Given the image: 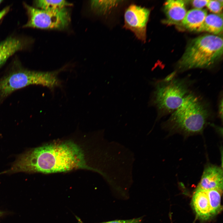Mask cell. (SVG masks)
I'll return each instance as SVG.
<instances>
[{
    "mask_svg": "<svg viewBox=\"0 0 223 223\" xmlns=\"http://www.w3.org/2000/svg\"><path fill=\"white\" fill-rule=\"evenodd\" d=\"M223 1L218 0H209L206 5L208 8L211 12L218 13H220L222 10L223 7Z\"/></svg>",
    "mask_w": 223,
    "mask_h": 223,
    "instance_id": "cell-17",
    "label": "cell"
},
{
    "mask_svg": "<svg viewBox=\"0 0 223 223\" xmlns=\"http://www.w3.org/2000/svg\"><path fill=\"white\" fill-rule=\"evenodd\" d=\"M222 14H211L207 15L203 24L202 32H208L216 35L222 32Z\"/></svg>",
    "mask_w": 223,
    "mask_h": 223,
    "instance_id": "cell-13",
    "label": "cell"
},
{
    "mask_svg": "<svg viewBox=\"0 0 223 223\" xmlns=\"http://www.w3.org/2000/svg\"><path fill=\"white\" fill-rule=\"evenodd\" d=\"M211 115L208 104L201 97L190 92L171 114L164 127L170 131L186 136L201 134Z\"/></svg>",
    "mask_w": 223,
    "mask_h": 223,
    "instance_id": "cell-2",
    "label": "cell"
},
{
    "mask_svg": "<svg viewBox=\"0 0 223 223\" xmlns=\"http://www.w3.org/2000/svg\"><path fill=\"white\" fill-rule=\"evenodd\" d=\"M213 216L221 210V197L222 191L216 190H206Z\"/></svg>",
    "mask_w": 223,
    "mask_h": 223,
    "instance_id": "cell-15",
    "label": "cell"
},
{
    "mask_svg": "<svg viewBox=\"0 0 223 223\" xmlns=\"http://www.w3.org/2000/svg\"><path fill=\"white\" fill-rule=\"evenodd\" d=\"M3 2V0H0V5L2 3V2Z\"/></svg>",
    "mask_w": 223,
    "mask_h": 223,
    "instance_id": "cell-22",
    "label": "cell"
},
{
    "mask_svg": "<svg viewBox=\"0 0 223 223\" xmlns=\"http://www.w3.org/2000/svg\"><path fill=\"white\" fill-rule=\"evenodd\" d=\"M223 172L220 166L209 164L204 168L197 187L205 190L223 191Z\"/></svg>",
    "mask_w": 223,
    "mask_h": 223,
    "instance_id": "cell-9",
    "label": "cell"
},
{
    "mask_svg": "<svg viewBox=\"0 0 223 223\" xmlns=\"http://www.w3.org/2000/svg\"><path fill=\"white\" fill-rule=\"evenodd\" d=\"M23 4L28 17L23 28L62 29L67 27L70 22L69 12L66 7L46 10L32 7L25 2Z\"/></svg>",
    "mask_w": 223,
    "mask_h": 223,
    "instance_id": "cell-6",
    "label": "cell"
},
{
    "mask_svg": "<svg viewBox=\"0 0 223 223\" xmlns=\"http://www.w3.org/2000/svg\"><path fill=\"white\" fill-rule=\"evenodd\" d=\"M75 217L79 223H85L78 217ZM143 216L127 220H116L98 223H142Z\"/></svg>",
    "mask_w": 223,
    "mask_h": 223,
    "instance_id": "cell-18",
    "label": "cell"
},
{
    "mask_svg": "<svg viewBox=\"0 0 223 223\" xmlns=\"http://www.w3.org/2000/svg\"><path fill=\"white\" fill-rule=\"evenodd\" d=\"M218 116L222 121L223 119V97L222 93L220 96L218 105Z\"/></svg>",
    "mask_w": 223,
    "mask_h": 223,
    "instance_id": "cell-20",
    "label": "cell"
},
{
    "mask_svg": "<svg viewBox=\"0 0 223 223\" xmlns=\"http://www.w3.org/2000/svg\"><path fill=\"white\" fill-rule=\"evenodd\" d=\"M35 8L46 10L61 9L71 6L72 4L65 0H37L33 2Z\"/></svg>",
    "mask_w": 223,
    "mask_h": 223,
    "instance_id": "cell-14",
    "label": "cell"
},
{
    "mask_svg": "<svg viewBox=\"0 0 223 223\" xmlns=\"http://www.w3.org/2000/svg\"><path fill=\"white\" fill-rule=\"evenodd\" d=\"M150 10L134 4L126 9L124 14V27L132 32L142 42L146 40V27Z\"/></svg>",
    "mask_w": 223,
    "mask_h": 223,
    "instance_id": "cell-7",
    "label": "cell"
},
{
    "mask_svg": "<svg viewBox=\"0 0 223 223\" xmlns=\"http://www.w3.org/2000/svg\"><path fill=\"white\" fill-rule=\"evenodd\" d=\"M1 213L0 212V216L1 215Z\"/></svg>",
    "mask_w": 223,
    "mask_h": 223,
    "instance_id": "cell-23",
    "label": "cell"
},
{
    "mask_svg": "<svg viewBox=\"0 0 223 223\" xmlns=\"http://www.w3.org/2000/svg\"><path fill=\"white\" fill-rule=\"evenodd\" d=\"M176 73L173 72L154 84L149 104L156 109L157 119L172 113L190 92L191 82L186 78L176 77Z\"/></svg>",
    "mask_w": 223,
    "mask_h": 223,
    "instance_id": "cell-4",
    "label": "cell"
},
{
    "mask_svg": "<svg viewBox=\"0 0 223 223\" xmlns=\"http://www.w3.org/2000/svg\"><path fill=\"white\" fill-rule=\"evenodd\" d=\"M164 11L166 19V22L169 24H181L186 13L185 1L182 0H168L164 4Z\"/></svg>",
    "mask_w": 223,
    "mask_h": 223,
    "instance_id": "cell-11",
    "label": "cell"
},
{
    "mask_svg": "<svg viewBox=\"0 0 223 223\" xmlns=\"http://www.w3.org/2000/svg\"><path fill=\"white\" fill-rule=\"evenodd\" d=\"M27 37L11 36L0 42V68L16 52L26 49L31 43Z\"/></svg>",
    "mask_w": 223,
    "mask_h": 223,
    "instance_id": "cell-8",
    "label": "cell"
},
{
    "mask_svg": "<svg viewBox=\"0 0 223 223\" xmlns=\"http://www.w3.org/2000/svg\"><path fill=\"white\" fill-rule=\"evenodd\" d=\"M10 8V6H7L0 11V21L9 12Z\"/></svg>",
    "mask_w": 223,
    "mask_h": 223,
    "instance_id": "cell-21",
    "label": "cell"
},
{
    "mask_svg": "<svg viewBox=\"0 0 223 223\" xmlns=\"http://www.w3.org/2000/svg\"><path fill=\"white\" fill-rule=\"evenodd\" d=\"M117 1L93 0L90 2L92 9L98 13L104 14L116 5Z\"/></svg>",
    "mask_w": 223,
    "mask_h": 223,
    "instance_id": "cell-16",
    "label": "cell"
},
{
    "mask_svg": "<svg viewBox=\"0 0 223 223\" xmlns=\"http://www.w3.org/2000/svg\"><path fill=\"white\" fill-rule=\"evenodd\" d=\"M223 54V39L220 36L205 35L190 42L177 64L182 72L194 68H211Z\"/></svg>",
    "mask_w": 223,
    "mask_h": 223,
    "instance_id": "cell-3",
    "label": "cell"
},
{
    "mask_svg": "<svg viewBox=\"0 0 223 223\" xmlns=\"http://www.w3.org/2000/svg\"><path fill=\"white\" fill-rule=\"evenodd\" d=\"M60 70L43 72L20 68L0 80V97L4 98L17 90L31 85H40L51 89L60 86L57 76Z\"/></svg>",
    "mask_w": 223,
    "mask_h": 223,
    "instance_id": "cell-5",
    "label": "cell"
},
{
    "mask_svg": "<svg viewBox=\"0 0 223 223\" xmlns=\"http://www.w3.org/2000/svg\"><path fill=\"white\" fill-rule=\"evenodd\" d=\"M207 15L205 9H192L186 13L181 24L190 31L202 32L203 24Z\"/></svg>",
    "mask_w": 223,
    "mask_h": 223,
    "instance_id": "cell-12",
    "label": "cell"
},
{
    "mask_svg": "<svg viewBox=\"0 0 223 223\" xmlns=\"http://www.w3.org/2000/svg\"><path fill=\"white\" fill-rule=\"evenodd\" d=\"M77 169L91 168L80 147L74 142L66 141L46 144L22 154L8 172L51 173Z\"/></svg>",
    "mask_w": 223,
    "mask_h": 223,
    "instance_id": "cell-1",
    "label": "cell"
},
{
    "mask_svg": "<svg viewBox=\"0 0 223 223\" xmlns=\"http://www.w3.org/2000/svg\"><path fill=\"white\" fill-rule=\"evenodd\" d=\"M191 203L199 219L205 221L213 216L206 190L197 187L193 193Z\"/></svg>",
    "mask_w": 223,
    "mask_h": 223,
    "instance_id": "cell-10",
    "label": "cell"
},
{
    "mask_svg": "<svg viewBox=\"0 0 223 223\" xmlns=\"http://www.w3.org/2000/svg\"><path fill=\"white\" fill-rule=\"evenodd\" d=\"M208 1V0H194L191 1V3L195 9H201L206 5Z\"/></svg>",
    "mask_w": 223,
    "mask_h": 223,
    "instance_id": "cell-19",
    "label": "cell"
}]
</instances>
